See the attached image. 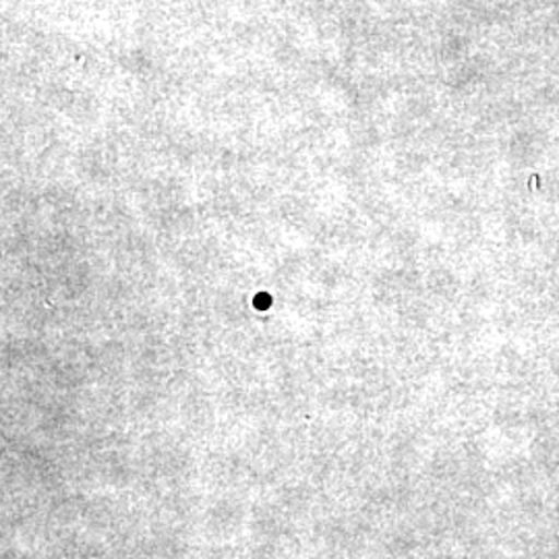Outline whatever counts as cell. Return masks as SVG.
Here are the masks:
<instances>
[{
	"label": "cell",
	"mask_w": 559,
	"mask_h": 559,
	"mask_svg": "<svg viewBox=\"0 0 559 559\" xmlns=\"http://www.w3.org/2000/svg\"><path fill=\"white\" fill-rule=\"evenodd\" d=\"M270 302H272V297H270L267 293H261V295H258V297H255V302H253V305H255V309H260V311H265V309L270 307Z\"/></svg>",
	"instance_id": "6da1fadb"
}]
</instances>
